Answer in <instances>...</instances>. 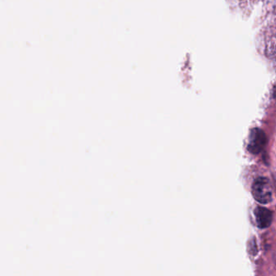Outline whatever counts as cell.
I'll return each mask as SVG.
<instances>
[{
  "label": "cell",
  "mask_w": 276,
  "mask_h": 276,
  "mask_svg": "<svg viewBox=\"0 0 276 276\" xmlns=\"http://www.w3.org/2000/svg\"><path fill=\"white\" fill-rule=\"evenodd\" d=\"M252 194L256 201L262 204L270 203L272 199V189L270 181L266 177H258L252 187Z\"/></svg>",
  "instance_id": "1"
},
{
  "label": "cell",
  "mask_w": 276,
  "mask_h": 276,
  "mask_svg": "<svg viewBox=\"0 0 276 276\" xmlns=\"http://www.w3.org/2000/svg\"><path fill=\"white\" fill-rule=\"evenodd\" d=\"M266 142L267 140L265 133L258 128H254L250 131L248 143V150L253 154H258L263 150Z\"/></svg>",
  "instance_id": "2"
},
{
  "label": "cell",
  "mask_w": 276,
  "mask_h": 276,
  "mask_svg": "<svg viewBox=\"0 0 276 276\" xmlns=\"http://www.w3.org/2000/svg\"><path fill=\"white\" fill-rule=\"evenodd\" d=\"M256 223L260 228H266L271 224L272 212L266 207H258L254 210Z\"/></svg>",
  "instance_id": "3"
},
{
  "label": "cell",
  "mask_w": 276,
  "mask_h": 276,
  "mask_svg": "<svg viewBox=\"0 0 276 276\" xmlns=\"http://www.w3.org/2000/svg\"><path fill=\"white\" fill-rule=\"evenodd\" d=\"M274 181H275V182H276V177H275V179H274Z\"/></svg>",
  "instance_id": "4"
}]
</instances>
